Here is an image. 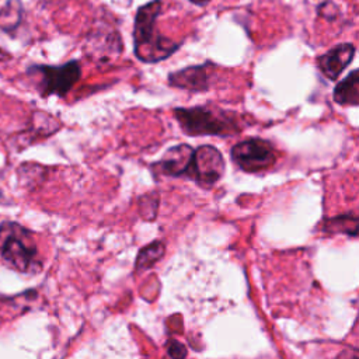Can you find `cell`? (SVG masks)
<instances>
[{
    "instance_id": "20",
    "label": "cell",
    "mask_w": 359,
    "mask_h": 359,
    "mask_svg": "<svg viewBox=\"0 0 359 359\" xmlns=\"http://www.w3.org/2000/svg\"><path fill=\"white\" fill-rule=\"evenodd\" d=\"M7 56H8V55H7V53L0 48V60H4Z\"/></svg>"
},
{
    "instance_id": "11",
    "label": "cell",
    "mask_w": 359,
    "mask_h": 359,
    "mask_svg": "<svg viewBox=\"0 0 359 359\" xmlns=\"http://www.w3.org/2000/svg\"><path fill=\"white\" fill-rule=\"evenodd\" d=\"M332 100L339 105L356 107L359 104V72L356 69L337 83L332 91Z\"/></svg>"
},
{
    "instance_id": "10",
    "label": "cell",
    "mask_w": 359,
    "mask_h": 359,
    "mask_svg": "<svg viewBox=\"0 0 359 359\" xmlns=\"http://www.w3.org/2000/svg\"><path fill=\"white\" fill-rule=\"evenodd\" d=\"M355 50L356 49L353 43H338L317 57V66L328 80L335 81L352 62Z\"/></svg>"
},
{
    "instance_id": "16",
    "label": "cell",
    "mask_w": 359,
    "mask_h": 359,
    "mask_svg": "<svg viewBox=\"0 0 359 359\" xmlns=\"http://www.w3.org/2000/svg\"><path fill=\"white\" fill-rule=\"evenodd\" d=\"M45 172H46L45 167L32 164V163H24L17 170L18 181L25 188L36 187L39 184V181H42L45 178Z\"/></svg>"
},
{
    "instance_id": "9",
    "label": "cell",
    "mask_w": 359,
    "mask_h": 359,
    "mask_svg": "<svg viewBox=\"0 0 359 359\" xmlns=\"http://www.w3.org/2000/svg\"><path fill=\"white\" fill-rule=\"evenodd\" d=\"M192 153L194 147H191L189 144H175L170 147L158 161L151 164V171L156 175H164L171 178L185 177Z\"/></svg>"
},
{
    "instance_id": "21",
    "label": "cell",
    "mask_w": 359,
    "mask_h": 359,
    "mask_svg": "<svg viewBox=\"0 0 359 359\" xmlns=\"http://www.w3.org/2000/svg\"><path fill=\"white\" fill-rule=\"evenodd\" d=\"M3 198H4V196H3V192H1V189H0V201H1Z\"/></svg>"
},
{
    "instance_id": "13",
    "label": "cell",
    "mask_w": 359,
    "mask_h": 359,
    "mask_svg": "<svg viewBox=\"0 0 359 359\" xmlns=\"http://www.w3.org/2000/svg\"><path fill=\"white\" fill-rule=\"evenodd\" d=\"M24 15V7L21 0H7L0 8V29L4 32H13L21 24Z\"/></svg>"
},
{
    "instance_id": "18",
    "label": "cell",
    "mask_w": 359,
    "mask_h": 359,
    "mask_svg": "<svg viewBox=\"0 0 359 359\" xmlns=\"http://www.w3.org/2000/svg\"><path fill=\"white\" fill-rule=\"evenodd\" d=\"M167 353L171 358H185L187 356V349L180 341L170 339L167 342Z\"/></svg>"
},
{
    "instance_id": "5",
    "label": "cell",
    "mask_w": 359,
    "mask_h": 359,
    "mask_svg": "<svg viewBox=\"0 0 359 359\" xmlns=\"http://www.w3.org/2000/svg\"><path fill=\"white\" fill-rule=\"evenodd\" d=\"M231 161L244 172L266 171L276 164V151L269 140L248 137L236 143L230 150Z\"/></svg>"
},
{
    "instance_id": "2",
    "label": "cell",
    "mask_w": 359,
    "mask_h": 359,
    "mask_svg": "<svg viewBox=\"0 0 359 359\" xmlns=\"http://www.w3.org/2000/svg\"><path fill=\"white\" fill-rule=\"evenodd\" d=\"M0 258L24 275H35L43 265L34 233L17 222L0 223Z\"/></svg>"
},
{
    "instance_id": "7",
    "label": "cell",
    "mask_w": 359,
    "mask_h": 359,
    "mask_svg": "<svg viewBox=\"0 0 359 359\" xmlns=\"http://www.w3.org/2000/svg\"><path fill=\"white\" fill-rule=\"evenodd\" d=\"M86 52L88 57L94 59L97 63H108L118 57L122 52V41L118 31L108 25L97 27L95 31L88 35Z\"/></svg>"
},
{
    "instance_id": "4",
    "label": "cell",
    "mask_w": 359,
    "mask_h": 359,
    "mask_svg": "<svg viewBox=\"0 0 359 359\" xmlns=\"http://www.w3.org/2000/svg\"><path fill=\"white\" fill-rule=\"evenodd\" d=\"M27 74L42 97H65L80 80L81 66L79 60H69L59 66L34 65L27 70Z\"/></svg>"
},
{
    "instance_id": "15",
    "label": "cell",
    "mask_w": 359,
    "mask_h": 359,
    "mask_svg": "<svg viewBox=\"0 0 359 359\" xmlns=\"http://www.w3.org/2000/svg\"><path fill=\"white\" fill-rule=\"evenodd\" d=\"M34 121L31 122L29 128H27V130L21 135H27V143H31L32 140H35L38 136H49L50 133H53L55 130L59 129V122L55 121V118L43 114L39 111V114H35Z\"/></svg>"
},
{
    "instance_id": "6",
    "label": "cell",
    "mask_w": 359,
    "mask_h": 359,
    "mask_svg": "<svg viewBox=\"0 0 359 359\" xmlns=\"http://www.w3.org/2000/svg\"><path fill=\"white\" fill-rule=\"evenodd\" d=\"M224 160L222 153L210 144L194 149L185 177L202 188H212L224 174Z\"/></svg>"
},
{
    "instance_id": "17",
    "label": "cell",
    "mask_w": 359,
    "mask_h": 359,
    "mask_svg": "<svg viewBox=\"0 0 359 359\" xmlns=\"http://www.w3.org/2000/svg\"><path fill=\"white\" fill-rule=\"evenodd\" d=\"M318 14L321 17H324L325 20H330V21H334L338 15V7H337V3H334L332 0H328V1H324L320 7H318Z\"/></svg>"
},
{
    "instance_id": "14",
    "label": "cell",
    "mask_w": 359,
    "mask_h": 359,
    "mask_svg": "<svg viewBox=\"0 0 359 359\" xmlns=\"http://www.w3.org/2000/svg\"><path fill=\"white\" fill-rule=\"evenodd\" d=\"M165 254V244L160 240H154L150 244L144 245L135 261V271L136 272H142L144 269L151 268L157 261H160L163 258V255Z\"/></svg>"
},
{
    "instance_id": "12",
    "label": "cell",
    "mask_w": 359,
    "mask_h": 359,
    "mask_svg": "<svg viewBox=\"0 0 359 359\" xmlns=\"http://www.w3.org/2000/svg\"><path fill=\"white\" fill-rule=\"evenodd\" d=\"M323 231L327 234H345L355 238L358 236V216L356 213H344L328 217L323 223Z\"/></svg>"
},
{
    "instance_id": "19",
    "label": "cell",
    "mask_w": 359,
    "mask_h": 359,
    "mask_svg": "<svg viewBox=\"0 0 359 359\" xmlns=\"http://www.w3.org/2000/svg\"><path fill=\"white\" fill-rule=\"evenodd\" d=\"M188 1H191V3H194V4H196V6L203 7V6H206L208 3H210L212 0H188Z\"/></svg>"
},
{
    "instance_id": "8",
    "label": "cell",
    "mask_w": 359,
    "mask_h": 359,
    "mask_svg": "<svg viewBox=\"0 0 359 359\" xmlns=\"http://www.w3.org/2000/svg\"><path fill=\"white\" fill-rule=\"evenodd\" d=\"M213 65L206 62L203 65H194L187 66L181 70L172 72L168 74L167 81L171 87L187 90V91H208L212 86V76H213Z\"/></svg>"
},
{
    "instance_id": "3",
    "label": "cell",
    "mask_w": 359,
    "mask_h": 359,
    "mask_svg": "<svg viewBox=\"0 0 359 359\" xmlns=\"http://www.w3.org/2000/svg\"><path fill=\"white\" fill-rule=\"evenodd\" d=\"M172 114L188 136H233L243 128L236 114L216 107H180Z\"/></svg>"
},
{
    "instance_id": "1",
    "label": "cell",
    "mask_w": 359,
    "mask_h": 359,
    "mask_svg": "<svg viewBox=\"0 0 359 359\" xmlns=\"http://www.w3.org/2000/svg\"><path fill=\"white\" fill-rule=\"evenodd\" d=\"M163 1L150 0L142 4L133 22V53L143 63H157L175 53L181 43L163 35L157 28V18Z\"/></svg>"
}]
</instances>
